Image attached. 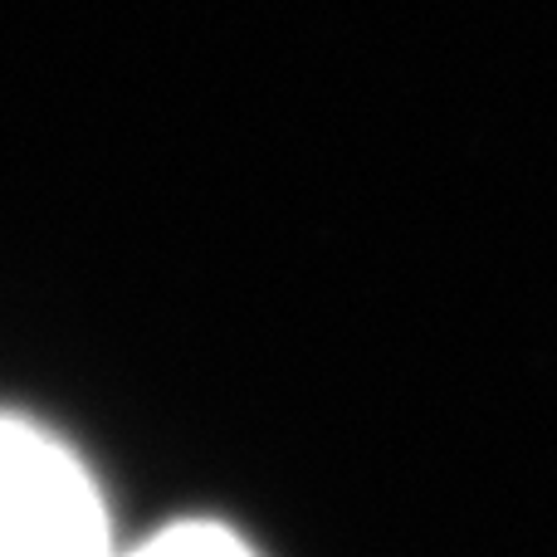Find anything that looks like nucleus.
Returning a JSON list of instances; mask_svg holds the SVG:
<instances>
[{"mask_svg": "<svg viewBox=\"0 0 557 557\" xmlns=\"http://www.w3.org/2000/svg\"><path fill=\"white\" fill-rule=\"evenodd\" d=\"M108 499L84 455L0 406V557H117Z\"/></svg>", "mask_w": 557, "mask_h": 557, "instance_id": "1", "label": "nucleus"}, {"mask_svg": "<svg viewBox=\"0 0 557 557\" xmlns=\"http://www.w3.org/2000/svg\"><path fill=\"white\" fill-rule=\"evenodd\" d=\"M117 557H260V553L215 519H182L137 543H123Z\"/></svg>", "mask_w": 557, "mask_h": 557, "instance_id": "2", "label": "nucleus"}]
</instances>
